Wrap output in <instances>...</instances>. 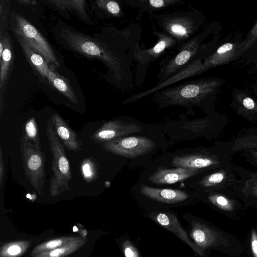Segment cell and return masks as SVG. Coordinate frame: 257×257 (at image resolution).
I'll use <instances>...</instances> for the list:
<instances>
[{"mask_svg":"<svg viewBox=\"0 0 257 257\" xmlns=\"http://www.w3.org/2000/svg\"><path fill=\"white\" fill-rule=\"evenodd\" d=\"M226 80L219 77L197 78L162 89L152 95L159 108L178 105L187 109L194 107L212 108L217 95Z\"/></svg>","mask_w":257,"mask_h":257,"instance_id":"obj_1","label":"cell"},{"mask_svg":"<svg viewBox=\"0 0 257 257\" xmlns=\"http://www.w3.org/2000/svg\"><path fill=\"white\" fill-rule=\"evenodd\" d=\"M221 24L213 21L194 37L177 46L173 52L160 61L156 85L160 84L177 74L204 52L215 49L221 41Z\"/></svg>","mask_w":257,"mask_h":257,"instance_id":"obj_2","label":"cell"},{"mask_svg":"<svg viewBox=\"0 0 257 257\" xmlns=\"http://www.w3.org/2000/svg\"><path fill=\"white\" fill-rule=\"evenodd\" d=\"M241 33L228 36L224 42L221 40L217 48L212 53H206L198 56L177 74L162 84L167 87L183 80L200 75L219 66L238 60L239 49L242 41Z\"/></svg>","mask_w":257,"mask_h":257,"instance_id":"obj_3","label":"cell"},{"mask_svg":"<svg viewBox=\"0 0 257 257\" xmlns=\"http://www.w3.org/2000/svg\"><path fill=\"white\" fill-rule=\"evenodd\" d=\"M189 11H176L155 15L154 19L159 30L174 38L181 45L190 40L205 27L203 14L188 4Z\"/></svg>","mask_w":257,"mask_h":257,"instance_id":"obj_4","label":"cell"},{"mask_svg":"<svg viewBox=\"0 0 257 257\" xmlns=\"http://www.w3.org/2000/svg\"><path fill=\"white\" fill-rule=\"evenodd\" d=\"M152 30L153 35L157 38L155 45L149 49H143L139 44L128 53L131 60L136 62L134 78L135 86L137 88L144 83L149 65L178 45L174 38L157 29L154 25L152 26Z\"/></svg>","mask_w":257,"mask_h":257,"instance_id":"obj_5","label":"cell"},{"mask_svg":"<svg viewBox=\"0 0 257 257\" xmlns=\"http://www.w3.org/2000/svg\"><path fill=\"white\" fill-rule=\"evenodd\" d=\"M46 130L53 157L51 168L53 175L50 180L49 191L51 196L55 197L70 190L69 183L72 179V173L64 147L51 119L48 121Z\"/></svg>","mask_w":257,"mask_h":257,"instance_id":"obj_6","label":"cell"},{"mask_svg":"<svg viewBox=\"0 0 257 257\" xmlns=\"http://www.w3.org/2000/svg\"><path fill=\"white\" fill-rule=\"evenodd\" d=\"M20 141L25 176L36 192L41 194L45 184V154L31 142L25 141L22 137Z\"/></svg>","mask_w":257,"mask_h":257,"instance_id":"obj_7","label":"cell"},{"mask_svg":"<svg viewBox=\"0 0 257 257\" xmlns=\"http://www.w3.org/2000/svg\"><path fill=\"white\" fill-rule=\"evenodd\" d=\"M68 36L72 45L78 50L87 55L97 57L105 64L108 68V77L109 79L117 77L118 74L117 63L105 39L98 43H94L77 34H70Z\"/></svg>","mask_w":257,"mask_h":257,"instance_id":"obj_8","label":"cell"},{"mask_svg":"<svg viewBox=\"0 0 257 257\" xmlns=\"http://www.w3.org/2000/svg\"><path fill=\"white\" fill-rule=\"evenodd\" d=\"M15 32L34 51L42 56L47 63L59 66L53 51L46 40L33 26L24 18L17 16Z\"/></svg>","mask_w":257,"mask_h":257,"instance_id":"obj_9","label":"cell"},{"mask_svg":"<svg viewBox=\"0 0 257 257\" xmlns=\"http://www.w3.org/2000/svg\"><path fill=\"white\" fill-rule=\"evenodd\" d=\"M101 147L103 150L117 155L136 158L149 153L154 148L155 144L144 137H130L105 142Z\"/></svg>","mask_w":257,"mask_h":257,"instance_id":"obj_10","label":"cell"},{"mask_svg":"<svg viewBox=\"0 0 257 257\" xmlns=\"http://www.w3.org/2000/svg\"><path fill=\"white\" fill-rule=\"evenodd\" d=\"M141 127L134 122L114 120L105 122L91 136L96 143H104L140 132Z\"/></svg>","mask_w":257,"mask_h":257,"instance_id":"obj_11","label":"cell"},{"mask_svg":"<svg viewBox=\"0 0 257 257\" xmlns=\"http://www.w3.org/2000/svg\"><path fill=\"white\" fill-rule=\"evenodd\" d=\"M150 217L153 221L176 235L199 255L202 257L205 256L204 250L197 246L189 238L187 233L179 224L176 216L173 213L168 212H154L150 214Z\"/></svg>","mask_w":257,"mask_h":257,"instance_id":"obj_12","label":"cell"},{"mask_svg":"<svg viewBox=\"0 0 257 257\" xmlns=\"http://www.w3.org/2000/svg\"><path fill=\"white\" fill-rule=\"evenodd\" d=\"M172 164L177 168L201 170L210 167L224 166L225 162L221 161L217 155L199 154L177 156L174 158Z\"/></svg>","mask_w":257,"mask_h":257,"instance_id":"obj_13","label":"cell"},{"mask_svg":"<svg viewBox=\"0 0 257 257\" xmlns=\"http://www.w3.org/2000/svg\"><path fill=\"white\" fill-rule=\"evenodd\" d=\"M125 5L138 10L136 21L139 22L144 14L153 17L163 10L179 5H183L182 0H123Z\"/></svg>","mask_w":257,"mask_h":257,"instance_id":"obj_14","label":"cell"},{"mask_svg":"<svg viewBox=\"0 0 257 257\" xmlns=\"http://www.w3.org/2000/svg\"><path fill=\"white\" fill-rule=\"evenodd\" d=\"M189 235L194 243L202 250L216 246L224 240L216 230L198 221L192 223Z\"/></svg>","mask_w":257,"mask_h":257,"instance_id":"obj_15","label":"cell"},{"mask_svg":"<svg viewBox=\"0 0 257 257\" xmlns=\"http://www.w3.org/2000/svg\"><path fill=\"white\" fill-rule=\"evenodd\" d=\"M54 124L56 133L64 146L69 151L77 153L82 150V143L78 139L76 133L57 113L50 118Z\"/></svg>","mask_w":257,"mask_h":257,"instance_id":"obj_16","label":"cell"},{"mask_svg":"<svg viewBox=\"0 0 257 257\" xmlns=\"http://www.w3.org/2000/svg\"><path fill=\"white\" fill-rule=\"evenodd\" d=\"M199 170L177 168L161 169L153 173L149 180L158 184H173L188 179L200 172Z\"/></svg>","mask_w":257,"mask_h":257,"instance_id":"obj_17","label":"cell"},{"mask_svg":"<svg viewBox=\"0 0 257 257\" xmlns=\"http://www.w3.org/2000/svg\"><path fill=\"white\" fill-rule=\"evenodd\" d=\"M141 192L150 199L166 203H178L188 198V194L182 190L153 188L144 185L141 186Z\"/></svg>","mask_w":257,"mask_h":257,"instance_id":"obj_18","label":"cell"},{"mask_svg":"<svg viewBox=\"0 0 257 257\" xmlns=\"http://www.w3.org/2000/svg\"><path fill=\"white\" fill-rule=\"evenodd\" d=\"M231 94V105L238 113L246 116H257V100L248 92L234 88Z\"/></svg>","mask_w":257,"mask_h":257,"instance_id":"obj_19","label":"cell"},{"mask_svg":"<svg viewBox=\"0 0 257 257\" xmlns=\"http://www.w3.org/2000/svg\"><path fill=\"white\" fill-rule=\"evenodd\" d=\"M18 40L25 53L33 65L44 77H46L48 79L51 70L49 69L44 58L34 51L22 38H19Z\"/></svg>","mask_w":257,"mask_h":257,"instance_id":"obj_20","label":"cell"},{"mask_svg":"<svg viewBox=\"0 0 257 257\" xmlns=\"http://www.w3.org/2000/svg\"><path fill=\"white\" fill-rule=\"evenodd\" d=\"M22 137L25 141L31 142L37 149L41 150L38 127L34 117L31 118L24 124Z\"/></svg>","mask_w":257,"mask_h":257,"instance_id":"obj_21","label":"cell"},{"mask_svg":"<svg viewBox=\"0 0 257 257\" xmlns=\"http://www.w3.org/2000/svg\"><path fill=\"white\" fill-rule=\"evenodd\" d=\"M222 169L207 175L200 180V184L205 188L221 187L229 180V171Z\"/></svg>","mask_w":257,"mask_h":257,"instance_id":"obj_22","label":"cell"},{"mask_svg":"<svg viewBox=\"0 0 257 257\" xmlns=\"http://www.w3.org/2000/svg\"><path fill=\"white\" fill-rule=\"evenodd\" d=\"M80 170L84 179L87 183L93 182L98 178V167L92 158H87L83 160Z\"/></svg>","mask_w":257,"mask_h":257,"instance_id":"obj_23","label":"cell"},{"mask_svg":"<svg viewBox=\"0 0 257 257\" xmlns=\"http://www.w3.org/2000/svg\"><path fill=\"white\" fill-rule=\"evenodd\" d=\"M99 5L110 17L121 18L123 17V6L125 5L123 1H101L98 2Z\"/></svg>","mask_w":257,"mask_h":257,"instance_id":"obj_24","label":"cell"},{"mask_svg":"<svg viewBox=\"0 0 257 257\" xmlns=\"http://www.w3.org/2000/svg\"><path fill=\"white\" fill-rule=\"evenodd\" d=\"M257 43V20L252 28L248 31L246 37L242 40L239 49V58L251 47ZM238 59V60H239Z\"/></svg>","mask_w":257,"mask_h":257,"instance_id":"obj_25","label":"cell"},{"mask_svg":"<svg viewBox=\"0 0 257 257\" xmlns=\"http://www.w3.org/2000/svg\"><path fill=\"white\" fill-rule=\"evenodd\" d=\"M208 199L211 203L222 210L229 212L234 209L233 201L222 195H211Z\"/></svg>","mask_w":257,"mask_h":257,"instance_id":"obj_26","label":"cell"},{"mask_svg":"<svg viewBox=\"0 0 257 257\" xmlns=\"http://www.w3.org/2000/svg\"><path fill=\"white\" fill-rule=\"evenodd\" d=\"M51 83L53 84L57 89L62 92L73 103H78L77 99L72 90L68 86L66 82L61 78L56 75L52 78Z\"/></svg>","mask_w":257,"mask_h":257,"instance_id":"obj_27","label":"cell"},{"mask_svg":"<svg viewBox=\"0 0 257 257\" xmlns=\"http://www.w3.org/2000/svg\"><path fill=\"white\" fill-rule=\"evenodd\" d=\"M12 59V53L9 48L6 47L4 49L2 56L1 57V74H0V86L2 88L7 75L11 60Z\"/></svg>","mask_w":257,"mask_h":257,"instance_id":"obj_28","label":"cell"},{"mask_svg":"<svg viewBox=\"0 0 257 257\" xmlns=\"http://www.w3.org/2000/svg\"><path fill=\"white\" fill-rule=\"evenodd\" d=\"M257 58V43L251 47L248 51L242 55L236 62L238 64L244 65L251 64Z\"/></svg>","mask_w":257,"mask_h":257,"instance_id":"obj_29","label":"cell"},{"mask_svg":"<svg viewBox=\"0 0 257 257\" xmlns=\"http://www.w3.org/2000/svg\"><path fill=\"white\" fill-rule=\"evenodd\" d=\"M209 119H198L189 121L185 123V128L192 131H199L202 130L206 124H208Z\"/></svg>","mask_w":257,"mask_h":257,"instance_id":"obj_30","label":"cell"},{"mask_svg":"<svg viewBox=\"0 0 257 257\" xmlns=\"http://www.w3.org/2000/svg\"><path fill=\"white\" fill-rule=\"evenodd\" d=\"M122 246L125 257H140L137 248L130 241H124Z\"/></svg>","mask_w":257,"mask_h":257,"instance_id":"obj_31","label":"cell"},{"mask_svg":"<svg viewBox=\"0 0 257 257\" xmlns=\"http://www.w3.org/2000/svg\"><path fill=\"white\" fill-rule=\"evenodd\" d=\"M250 242L253 257H257V232L254 229L251 231Z\"/></svg>","mask_w":257,"mask_h":257,"instance_id":"obj_32","label":"cell"},{"mask_svg":"<svg viewBox=\"0 0 257 257\" xmlns=\"http://www.w3.org/2000/svg\"><path fill=\"white\" fill-rule=\"evenodd\" d=\"M3 158V152H2V147L1 146L0 147V186H2V185L3 182V179L4 178V173H5V166L4 163Z\"/></svg>","mask_w":257,"mask_h":257,"instance_id":"obj_33","label":"cell"},{"mask_svg":"<svg viewBox=\"0 0 257 257\" xmlns=\"http://www.w3.org/2000/svg\"><path fill=\"white\" fill-rule=\"evenodd\" d=\"M62 244V241L59 239L51 240L48 242L46 246L48 248H54L57 246H60Z\"/></svg>","mask_w":257,"mask_h":257,"instance_id":"obj_34","label":"cell"},{"mask_svg":"<svg viewBox=\"0 0 257 257\" xmlns=\"http://www.w3.org/2000/svg\"><path fill=\"white\" fill-rule=\"evenodd\" d=\"M8 251L11 255H15L21 251V248L18 245H12L9 247Z\"/></svg>","mask_w":257,"mask_h":257,"instance_id":"obj_35","label":"cell"},{"mask_svg":"<svg viewBox=\"0 0 257 257\" xmlns=\"http://www.w3.org/2000/svg\"><path fill=\"white\" fill-rule=\"evenodd\" d=\"M65 249L57 248L55 249L50 252L51 257H59L61 254L65 252Z\"/></svg>","mask_w":257,"mask_h":257,"instance_id":"obj_36","label":"cell"},{"mask_svg":"<svg viewBox=\"0 0 257 257\" xmlns=\"http://www.w3.org/2000/svg\"><path fill=\"white\" fill-rule=\"evenodd\" d=\"M255 139H248L245 143L246 146H250V147H257V136L253 137Z\"/></svg>","mask_w":257,"mask_h":257,"instance_id":"obj_37","label":"cell"},{"mask_svg":"<svg viewBox=\"0 0 257 257\" xmlns=\"http://www.w3.org/2000/svg\"><path fill=\"white\" fill-rule=\"evenodd\" d=\"M250 89L253 94L257 96V83L252 84Z\"/></svg>","mask_w":257,"mask_h":257,"instance_id":"obj_38","label":"cell"},{"mask_svg":"<svg viewBox=\"0 0 257 257\" xmlns=\"http://www.w3.org/2000/svg\"><path fill=\"white\" fill-rule=\"evenodd\" d=\"M252 63H253V65H252L253 66L251 68L249 72L253 73L257 71V58Z\"/></svg>","mask_w":257,"mask_h":257,"instance_id":"obj_39","label":"cell"},{"mask_svg":"<svg viewBox=\"0 0 257 257\" xmlns=\"http://www.w3.org/2000/svg\"><path fill=\"white\" fill-rule=\"evenodd\" d=\"M74 229L73 230L74 231H76V230H77V229H76V227L75 226L74 227Z\"/></svg>","mask_w":257,"mask_h":257,"instance_id":"obj_40","label":"cell"},{"mask_svg":"<svg viewBox=\"0 0 257 257\" xmlns=\"http://www.w3.org/2000/svg\"><path fill=\"white\" fill-rule=\"evenodd\" d=\"M255 154L257 156V152L255 153Z\"/></svg>","mask_w":257,"mask_h":257,"instance_id":"obj_41","label":"cell"}]
</instances>
